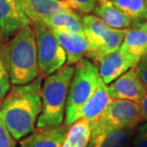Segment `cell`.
I'll use <instances>...</instances> for the list:
<instances>
[{
    "mask_svg": "<svg viewBox=\"0 0 147 147\" xmlns=\"http://www.w3.org/2000/svg\"><path fill=\"white\" fill-rule=\"evenodd\" d=\"M42 76L30 83L13 85L0 103V117L14 140L30 135L42 110Z\"/></svg>",
    "mask_w": 147,
    "mask_h": 147,
    "instance_id": "6da1fadb",
    "label": "cell"
},
{
    "mask_svg": "<svg viewBox=\"0 0 147 147\" xmlns=\"http://www.w3.org/2000/svg\"><path fill=\"white\" fill-rule=\"evenodd\" d=\"M74 71L75 67L66 64L44 80L41 87L42 110L36 121L37 128L47 129L62 125Z\"/></svg>",
    "mask_w": 147,
    "mask_h": 147,
    "instance_id": "7a4b0ae2",
    "label": "cell"
},
{
    "mask_svg": "<svg viewBox=\"0 0 147 147\" xmlns=\"http://www.w3.org/2000/svg\"><path fill=\"white\" fill-rule=\"evenodd\" d=\"M11 83L24 85L38 76L37 51L34 32L27 25L13 36L7 44Z\"/></svg>",
    "mask_w": 147,
    "mask_h": 147,
    "instance_id": "3957f363",
    "label": "cell"
},
{
    "mask_svg": "<svg viewBox=\"0 0 147 147\" xmlns=\"http://www.w3.org/2000/svg\"><path fill=\"white\" fill-rule=\"evenodd\" d=\"M100 79L98 67L88 58H82L76 64L70 83L65 107L66 126L78 119L79 112L96 89Z\"/></svg>",
    "mask_w": 147,
    "mask_h": 147,
    "instance_id": "277c9868",
    "label": "cell"
},
{
    "mask_svg": "<svg viewBox=\"0 0 147 147\" xmlns=\"http://www.w3.org/2000/svg\"><path fill=\"white\" fill-rule=\"evenodd\" d=\"M83 33L87 40L86 58L98 65L104 57L119 49L126 30L110 28L96 16H82Z\"/></svg>",
    "mask_w": 147,
    "mask_h": 147,
    "instance_id": "5b68a950",
    "label": "cell"
},
{
    "mask_svg": "<svg viewBox=\"0 0 147 147\" xmlns=\"http://www.w3.org/2000/svg\"><path fill=\"white\" fill-rule=\"evenodd\" d=\"M142 122L139 103L112 98L103 114L90 126L92 136H95L117 129H135Z\"/></svg>",
    "mask_w": 147,
    "mask_h": 147,
    "instance_id": "8992f818",
    "label": "cell"
},
{
    "mask_svg": "<svg viewBox=\"0 0 147 147\" xmlns=\"http://www.w3.org/2000/svg\"><path fill=\"white\" fill-rule=\"evenodd\" d=\"M37 51L38 76H48L65 65L66 53L54 32L40 22L32 23Z\"/></svg>",
    "mask_w": 147,
    "mask_h": 147,
    "instance_id": "52a82bcc",
    "label": "cell"
},
{
    "mask_svg": "<svg viewBox=\"0 0 147 147\" xmlns=\"http://www.w3.org/2000/svg\"><path fill=\"white\" fill-rule=\"evenodd\" d=\"M107 88L111 98L125 99L137 103L142 100L147 92V88L138 75L136 66L112 81Z\"/></svg>",
    "mask_w": 147,
    "mask_h": 147,
    "instance_id": "ba28073f",
    "label": "cell"
},
{
    "mask_svg": "<svg viewBox=\"0 0 147 147\" xmlns=\"http://www.w3.org/2000/svg\"><path fill=\"white\" fill-rule=\"evenodd\" d=\"M139 58L127 54L120 48L107 55L98 64L100 78L106 85L124 74L139 62Z\"/></svg>",
    "mask_w": 147,
    "mask_h": 147,
    "instance_id": "9c48e42d",
    "label": "cell"
},
{
    "mask_svg": "<svg viewBox=\"0 0 147 147\" xmlns=\"http://www.w3.org/2000/svg\"><path fill=\"white\" fill-rule=\"evenodd\" d=\"M27 25H32V22L23 11L20 0H0V34L2 36H13Z\"/></svg>",
    "mask_w": 147,
    "mask_h": 147,
    "instance_id": "30bf717a",
    "label": "cell"
},
{
    "mask_svg": "<svg viewBox=\"0 0 147 147\" xmlns=\"http://www.w3.org/2000/svg\"><path fill=\"white\" fill-rule=\"evenodd\" d=\"M20 4L32 23H44L55 13L72 9L66 0H20Z\"/></svg>",
    "mask_w": 147,
    "mask_h": 147,
    "instance_id": "8fae6325",
    "label": "cell"
},
{
    "mask_svg": "<svg viewBox=\"0 0 147 147\" xmlns=\"http://www.w3.org/2000/svg\"><path fill=\"white\" fill-rule=\"evenodd\" d=\"M68 128L65 124L54 128H37L22 140L20 147H61Z\"/></svg>",
    "mask_w": 147,
    "mask_h": 147,
    "instance_id": "7c38bea8",
    "label": "cell"
},
{
    "mask_svg": "<svg viewBox=\"0 0 147 147\" xmlns=\"http://www.w3.org/2000/svg\"><path fill=\"white\" fill-rule=\"evenodd\" d=\"M111 99L112 98L108 92L107 85L100 78L95 93L81 108L79 112L78 119H85L88 120L90 124L96 121L103 114Z\"/></svg>",
    "mask_w": 147,
    "mask_h": 147,
    "instance_id": "4fadbf2b",
    "label": "cell"
},
{
    "mask_svg": "<svg viewBox=\"0 0 147 147\" xmlns=\"http://www.w3.org/2000/svg\"><path fill=\"white\" fill-rule=\"evenodd\" d=\"M53 32L66 53V62L68 65L76 64L83 58L87 51V40L84 34H75L58 31Z\"/></svg>",
    "mask_w": 147,
    "mask_h": 147,
    "instance_id": "5bb4252c",
    "label": "cell"
},
{
    "mask_svg": "<svg viewBox=\"0 0 147 147\" xmlns=\"http://www.w3.org/2000/svg\"><path fill=\"white\" fill-rule=\"evenodd\" d=\"M93 11L95 16L100 18L110 28L125 30L135 27L133 21L119 8H117L110 0L98 1Z\"/></svg>",
    "mask_w": 147,
    "mask_h": 147,
    "instance_id": "9a60e30c",
    "label": "cell"
},
{
    "mask_svg": "<svg viewBox=\"0 0 147 147\" xmlns=\"http://www.w3.org/2000/svg\"><path fill=\"white\" fill-rule=\"evenodd\" d=\"M43 24H45L53 31L84 34L82 16L73 9L55 13V16L46 20Z\"/></svg>",
    "mask_w": 147,
    "mask_h": 147,
    "instance_id": "2e32d148",
    "label": "cell"
},
{
    "mask_svg": "<svg viewBox=\"0 0 147 147\" xmlns=\"http://www.w3.org/2000/svg\"><path fill=\"white\" fill-rule=\"evenodd\" d=\"M134 135V129H117L91 136L87 147H125Z\"/></svg>",
    "mask_w": 147,
    "mask_h": 147,
    "instance_id": "e0dca14e",
    "label": "cell"
},
{
    "mask_svg": "<svg viewBox=\"0 0 147 147\" xmlns=\"http://www.w3.org/2000/svg\"><path fill=\"white\" fill-rule=\"evenodd\" d=\"M120 48L127 54L140 59L147 54V33L139 27L127 29Z\"/></svg>",
    "mask_w": 147,
    "mask_h": 147,
    "instance_id": "ac0fdd59",
    "label": "cell"
},
{
    "mask_svg": "<svg viewBox=\"0 0 147 147\" xmlns=\"http://www.w3.org/2000/svg\"><path fill=\"white\" fill-rule=\"evenodd\" d=\"M92 136L88 120L79 119L69 126L61 147H87Z\"/></svg>",
    "mask_w": 147,
    "mask_h": 147,
    "instance_id": "d6986e66",
    "label": "cell"
},
{
    "mask_svg": "<svg viewBox=\"0 0 147 147\" xmlns=\"http://www.w3.org/2000/svg\"><path fill=\"white\" fill-rule=\"evenodd\" d=\"M126 14L132 21L135 27L140 23L147 21V3L145 0H110Z\"/></svg>",
    "mask_w": 147,
    "mask_h": 147,
    "instance_id": "ffe728a7",
    "label": "cell"
},
{
    "mask_svg": "<svg viewBox=\"0 0 147 147\" xmlns=\"http://www.w3.org/2000/svg\"><path fill=\"white\" fill-rule=\"evenodd\" d=\"M11 89L7 44L0 41V103Z\"/></svg>",
    "mask_w": 147,
    "mask_h": 147,
    "instance_id": "44dd1931",
    "label": "cell"
},
{
    "mask_svg": "<svg viewBox=\"0 0 147 147\" xmlns=\"http://www.w3.org/2000/svg\"><path fill=\"white\" fill-rule=\"evenodd\" d=\"M73 10L81 13H90L95 9L98 0H66Z\"/></svg>",
    "mask_w": 147,
    "mask_h": 147,
    "instance_id": "7402d4cb",
    "label": "cell"
},
{
    "mask_svg": "<svg viewBox=\"0 0 147 147\" xmlns=\"http://www.w3.org/2000/svg\"><path fill=\"white\" fill-rule=\"evenodd\" d=\"M0 147H16L13 137L9 132L0 117Z\"/></svg>",
    "mask_w": 147,
    "mask_h": 147,
    "instance_id": "603a6c76",
    "label": "cell"
},
{
    "mask_svg": "<svg viewBox=\"0 0 147 147\" xmlns=\"http://www.w3.org/2000/svg\"><path fill=\"white\" fill-rule=\"evenodd\" d=\"M134 145L135 147H147V121L139 125Z\"/></svg>",
    "mask_w": 147,
    "mask_h": 147,
    "instance_id": "cb8c5ba5",
    "label": "cell"
},
{
    "mask_svg": "<svg viewBox=\"0 0 147 147\" xmlns=\"http://www.w3.org/2000/svg\"><path fill=\"white\" fill-rule=\"evenodd\" d=\"M136 69L138 75H139L142 81L143 82V84L147 88V54L143 55L139 60V62L136 65Z\"/></svg>",
    "mask_w": 147,
    "mask_h": 147,
    "instance_id": "d4e9b609",
    "label": "cell"
},
{
    "mask_svg": "<svg viewBox=\"0 0 147 147\" xmlns=\"http://www.w3.org/2000/svg\"><path fill=\"white\" fill-rule=\"evenodd\" d=\"M140 105V117L143 122L147 121V92L143 96L142 100L139 102Z\"/></svg>",
    "mask_w": 147,
    "mask_h": 147,
    "instance_id": "484cf974",
    "label": "cell"
},
{
    "mask_svg": "<svg viewBox=\"0 0 147 147\" xmlns=\"http://www.w3.org/2000/svg\"><path fill=\"white\" fill-rule=\"evenodd\" d=\"M137 27H139V28H140V29H142L143 31H145L146 33H147V21H144V22L140 23V24L138 25Z\"/></svg>",
    "mask_w": 147,
    "mask_h": 147,
    "instance_id": "4316f807",
    "label": "cell"
},
{
    "mask_svg": "<svg viewBox=\"0 0 147 147\" xmlns=\"http://www.w3.org/2000/svg\"><path fill=\"white\" fill-rule=\"evenodd\" d=\"M145 1H146V3H147V0H145Z\"/></svg>",
    "mask_w": 147,
    "mask_h": 147,
    "instance_id": "83f0119b",
    "label": "cell"
},
{
    "mask_svg": "<svg viewBox=\"0 0 147 147\" xmlns=\"http://www.w3.org/2000/svg\"><path fill=\"white\" fill-rule=\"evenodd\" d=\"M98 1H100V0H98Z\"/></svg>",
    "mask_w": 147,
    "mask_h": 147,
    "instance_id": "f1b7e54d",
    "label": "cell"
}]
</instances>
